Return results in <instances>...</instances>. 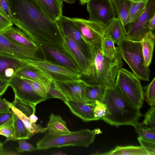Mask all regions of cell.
I'll list each match as a JSON object with an SVG mask.
<instances>
[{"mask_svg":"<svg viewBox=\"0 0 155 155\" xmlns=\"http://www.w3.org/2000/svg\"><path fill=\"white\" fill-rule=\"evenodd\" d=\"M12 14L11 20L38 45L62 48V34L57 21L35 0H7Z\"/></svg>","mask_w":155,"mask_h":155,"instance_id":"6da1fadb","label":"cell"},{"mask_svg":"<svg viewBox=\"0 0 155 155\" xmlns=\"http://www.w3.org/2000/svg\"><path fill=\"white\" fill-rule=\"evenodd\" d=\"M102 39L90 45L89 65L86 74L82 77L88 84L113 87L118 72L124 63L119 49L112 59L103 54Z\"/></svg>","mask_w":155,"mask_h":155,"instance_id":"7a4b0ae2","label":"cell"},{"mask_svg":"<svg viewBox=\"0 0 155 155\" xmlns=\"http://www.w3.org/2000/svg\"><path fill=\"white\" fill-rule=\"evenodd\" d=\"M103 102L107 113L101 119L111 125H132L142 116L140 109L127 100L115 86L107 88Z\"/></svg>","mask_w":155,"mask_h":155,"instance_id":"3957f363","label":"cell"},{"mask_svg":"<svg viewBox=\"0 0 155 155\" xmlns=\"http://www.w3.org/2000/svg\"><path fill=\"white\" fill-rule=\"evenodd\" d=\"M96 133L88 129H82L62 135L46 134L36 143L38 150L70 146L87 147L94 141Z\"/></svg>","mask_w":155,"mask_h":155,"instance_id":"277c9868","label":"cell"},{"mask_svg":"<svg viewBox=\"0 0 155 155\" xmlns=\"http://www.w3.org/2000/svg\"><path fill=\"white\" fill-rule=\"evenodd\" d=\"M122 58L128 64L133 74L139 79L148 81L150 74L149 66L144 65L141 41H135L127 37L117 44Z\"/></svg>","mask_w":155,"mask_h":155,"instance_id":"5b68a950","label":"cell"},{"mask_svg":"<svg viewBox=\"0 0 155 155\" xmlns=\"http://www.w3.org/2000/svg\"><path fill=\"white\" fill-rule=\"evenodd\" d=\"M115 87L131 104L140 109L144 98L143 87L139 79L133 73L123 68L119 70Z\"/></svg>","mask_w":155,"mask_h":155,"instance_id":"8992f818","label":"cell"},{"mask_svg":"<svg viewBox=\"0 0 155 155\" xmlns=\"http://www.w3.org/2000/svg\"><path fill=\"white\" fill-rule=\"evenodd\" d=\"M28 65L41 70L57 81L76 80L82 78L81 74L74 72L66 67L46 59L24 60Z\"/></svg>","mask_w":155,"mask_h":155,"instance_id":"52a82bcc","label":"cell"},{"mask_svg":"<svg viewBox=\"0 0 155 155\" xmlns=\"http://www.w3.org/2000/svg\"><path fill=\"white\" fill-rule=\"evenodd\" d=\"M155 14V0H149L146 7L138 18L129 24L126 35L130 40L141 41L144 35L150 31L149 21Z\"/></svg>","mask_w":155,"mask_h":155,"instance_id":"ba28073f","label":"cell"},{"mask_svg":"<svg viewBox=\"0 0 155 155\" xmlns=\"http://www.w3.org/2000/svg\"><path fill=\"white\" fill-rule=\"evenodd\" d=\"M87 10L88 20L101 22L105 26L116 17L110 0H90L87 3Z\"/></svg>","mask_w":155,"mask_h":155,"instance_id":"9c48e42d","label":"cell"},{"mask_svg":"<svg viewBox=\"0 0 155 155\" xmlns=\"http://www.w3.org/2000/svg\"><path fill=\"white\" fill-rule=\"evenodd\" d=\"M80 31L83 39L91 45L104 38V25L101 22L82 18H71Z\"/></svg>","mask_w":155,"mask_h":155,"instance_id":"30bf717a","label":"cell"},{"mask_svg":"<svg viewBox=\"0 0 155 155\" xmlns=\"http://www.w3.org/2000/svg\"><path fill=\"white\" fill-rule=\"evenodd\" d=\"M52 84L65 96L67 101H84V91L88 84L83 79L63 81L52 79Z\"/></svg>","mask_w":155,"mask_h":155,"instance_id":"8fae6325","label":"cell"},{"mask_svg":"<svg viewBox=\"0 0 155 155\" xmlns=\"http://www.w3.org/2000/svg\"><path fill=\"white\" fill-rule=\"evenodd\" d=\"M9 86L13 89L15 97L36 107L46 99L37 94L24 78L15 75L9 81Z\"/></svg>","mask_w":155,"mask_h":155,"instance_id":"7c38bea8","label":"cell"},{"mask_svg":"<svg viewBox=\"0 0 155 155\" xmlns=\"http://www.w3.org/2000/svg\"><path fill=\"white\" fill-rule=\"evenodd\" d=\"M38 50L26 48L8 39L0 33V53L23 60H41L37 56Z\"/></svg>","mask_w":155,"mask_h":155,"instance_id":"4fadbf2b","label":"cell"},{"mask_svg":"<svg viewBox=\"0 0 155 155\" xmlns=\"http://www.w3.org/2000/svg\"><path fill=\"white\" fill-rule=\"evenodd\" d=\"M45 59H52L55 63L63 65L76 73L81 74L74 61L63 48L44 44L38 45Z\"/></svg>","mask_w":155,"mask_h":155,"instance_id":"5bb4252c","label":"cell"},{"mask_svg":"<svg viewBox=\"0 0 155 155\" xmlns=\"http://www.w3.org/2000/svg\"><path fill=\"white\" fill-rule=\"evenodd\" d=\"M62 45L63 48L70 55L79 68L82 76L84 75L88 69L89 62L81 48L72 38L63 34Z\"/></svg>","mask_w":155,"mask_h":155,"instance_id":"9a60e30c","label":"cell"},{"mask_svg":"<svg viewBox=\"0 0 155 155\" xmlns=\"http://www.w3.org/2000/svg\"><path fill=\"white\" fill-rule=\"evenodd\" d=\"M57 22L62 34L70 37L77 43L89 60L90 45L83 40L80 31L71 18L62 15Z\"/></svg>","mask_w":155,"mask_h":155,"instance_id":"2e32d148","label":"cell"},{"mask_svg":"<svg viewBox=\"0 0 155 155\" xmlns=\"http://www.w3.org/2000/svg\"><path fill=\"white\" fill-rule=\"evenodd\" d=\"M27 65L24 60L0 53V79L9 81L18 70Z\"/></svg>","mask_w":155,"mask_h":155,"instance_id":"e0dca14e","label":"cell"},{"mask_svg":"<svg viewBox=\"0 0 155 155\" xmlns=\"http://www.w3.org/2000/svg\"><path fill=\"white\" fill-rule=\"evenodd\" d=\"M15 75L39 82L45 87L48 92L52 85V79L50 75L42 71L29 65L19 69Z\"/></svg>","mask_w":155,"mask_h":155,"instance_id":"ac0fdd59","label":"cell"},{"mask_svg":"<svg viewBox=\"0 0 155 155\" xmlns=\"http://www.w3.org/2000/svg\"><path fill=\"white\" fill-rule=\"evenodd\" d=\"M64 102L73 114L84 121L97 120L94 112L96 104H89L85 101H67Z\"/></svg>","mask_w":155,"mask_h":155,"instance_id":"d6986e66","label":"cell"},{"mask_svg":"<svg viewBox=\"0 0 155 155\" xmlns=\"http://www.w3.org/2000/svg\"><path fill=\"white\" fill-rule=\"evenodd\" d=\"M5 37L20 45L38 50L39 46L18 28L12 26L0 33Z\"/></svg>","mask_w":155,"mask_h":155,"instance_id":"ffe728a7","label":"cell"},{"mask_svg":"<svg viewBox=\"0 0 155 155\" xmlns=\"http://www.w3.org/2000/svg\"><path fill=\"white\" fill-rule=\"evenodd\" d=\"M124 26L117 17L112 19L104 28V38H109L117 44L126 37Z\"/></svg>","mask_w":155,"mask_h":155,"instance_id":"44dd1931","label":"cell"},{"mask_svg":"<svg viewBox=\"0 0 155 155\" xmlns=\"http://www.w3.org/2000/svg\"><path fill=\"white\" fill-rule=\"evenodd\" d=\"M3 100L11 109L13 113L22 121L29 132L30 137L35 134L47 131V127H44L40 124H36L32 122L28 117L14 106L12 103L5 99H3Z\"/></svg>","mask_w":155,"mask_h":155,"instance_id":"7402d4cb","label":"cell"},{"mask_svg":"<svg viewBox=\"0 0 155 155\" xmlns=\"http://www.w3.org/2000/svg\"><path fill=\"white\" fill-rule=\"evenodd\" d=\"M43 10L52 19L57 21L63 15L62 0H35Z\"/></svg>","mask_w":155,"mask_h":155,"instance_id":"603a6c76","label":"cell"},{"mask_svg":"<svg viewBox=\"0 0 155 155\" xmlns=\"http://www.w3.org/2000/svg\"><path fill=\"white\" fill-rule=\"evenodd\" d=\"M107 87L104 85L88 84L84 91V101L93 104L97 102H103Z\"/></svg>","mask_w":155,"mask_h":155,"instance_id":"cb8c5ba5","label":"cell"},{"mask_svg":"<svg viewBox=\"0 0 155 155\" xmlns=\"http://www.w3.org/2000/svg\"><path fill=\"white\" fill-rule=\"evenodd\" d=\"M47 128L48 133L54 135H62L70 133L65 121L60 115L51 114Z\"/></svg>","mask_w":155,"mask_h":155,"instance_id":"d4e9b609","label":"cell"},{"mask_svg":"<svg viewBox=\"0 0 155 155\" xmlns=\"http://www.w3.org/2000/svg\"><path fill=\"white\" fill-rule=\"evenodd\" d=\"M155 40V35L150 30L144 35L141 41L144 65L146 67L149 66L151 62Z\"/></svg>","mask_w":155,"mask_h":155,"instance_id":"484cf974","label":"cell"},{"mask_svg":"<svg viewBox=\"0 0 155 155\" xmlns=\"http://www.w3.org/2000/svg\"><path fill=\"white\" fill-rule=\"evenodd\" d=\"M100 155H149L147 152L141 146H129L116 147L114 149L102 153H94Z\"/></svg>","mask_w":155,"mask_h":155,"instance_id":"4316f807","label":"cell"},{"mask_svg":"<svg viewBox=\"0 0 155 155\" xmlns=\"http://www.w3.org/2000/svg\"><path fill=\"white\" fill-rule=\"evenodd\" d=\"M116 15L124 24L133 2L130 0H110Z\"/></svg>","mask_w":155,"mask_h":155,"instance_id":"83f0119b","label":"cell"},{"mask_svg":"<svg viewBox=\"0 0 155 155\" xmlns=\"http://www.w3.org/2000/svg\"><path fill=\"white\" fill-rule=\"evenodd\" d=\"M13 114V125L16 140L21 139H28L31 137L29 132L26 128L22 121Z\"/></svg>","mask_w":155,"mask_h":155,"instance_id":"f1b7e54d","label":"cell"},{"mask_svg":"<svg viewBox=\"0 0 155 155\" xmlns=\"http://www.w3.org/2000/svg\"><path fill=\"white\" fill-rule=\"evenodd\" d=\"M149 0L138 2H133L127 18L124 23V26L134 21L145 9Z\"/></svg>","mask_w":155,"mask_h":155,"instance_id":"f546056e","label":"cell"},{"mask_svg":"<svg viewBox=\"0 0 155 155\" xmlns=\"http://www.w3.org/2000/svg\"><path fill=\"white\" fill-rule=\"evenodd\" d=\"M143 123L138 121L135 122L132 126L135 128L138 137L144 139L155 140V129L151 127L147 128L144 127Z\"/></svg>","mask_w":155,"mask_h":155,"instance_id":"4dcf8cb0","label":"cell"},{"mask_svg":"<svg viewBox=\"0 0 155 155\" xmlns=\"http://www.w3.org/2000/svg\"><path fill=\"white\" fill-rule=\"evenodd\" d=\"M114 43L111 39L107 38H102L101 50L103 54L110 59L113 58L118 52V47H115Z\"/></svg>","mask_w":155,"mask_h":155,"instance_id":"1f68e13d","label":"cell"},{"mask_svg":"<svg viewBox=\"0 0 155 155\" xmlns=\"http://www.w3.org/2000/svg\"><path fill=\"white\" fill-rule=\"evenodd\" d=\"M143 96L151 107L155 106V78L148 85L143 87Z\"/></svg>","mask_w":155,"mask_h":155,"instance_id":"d6a6232c","label":"cell"},{"mask_svg":"<svg viewBox=\"0 0 155 155\" xmlns=\"http://www.w3.org/2000/svg\"><path fill=\"white\" fill-rule=\"evenodd\" d=\"M12 103L28 117L32 114H35L36 107L28 103L15 97L14 101Z\"/></svg>","mask_w":155,"mask_h":155,"instance_id":"836d02e7","label":"cell"},{"mask_svg":"<svg viewBox=\"0 0 155 155\" xmlns=\"http://www.w3.org/2000/svg\"><path fill=\"white\" fill-rule=\"evenodd\" d=\"M31 87L41 97L48 99V91L41 84L35 81L24 78Z\"/></svg>","mask_w":155,"mask_h":155,"instance_id":"e575fe53","label":"cell"},{"mask_svg":"<svg viewBox=\"0 0 155 155\" xmlns=\"http://www.w3.org/2000/svg\"><path fill=\"white\" fill-rule=\"evenodd\" d=\"M145 125L155 129V107H151L146 113L143 122Z\"/></svg>","mask_w":155,"mask_h":155,"instance_id":"d590c367","label":"cell"},{"mask_svg":"<svg viewBox=\"0 0 155 155\" xmlns=\"http://www.w3.org/2000/svg\"><path fill=\"white\" fill-rule=\"evenodd\" d=\"M138 141L141 146L148 153L149 155H155V140H152L138 137Z\"/></svg>","mask_w":155,"mask_h":155,"instance_id":"8d00e7d4","label":"cell"},{"mask_svg":"<svg viewBox=\"0 0 155 155\" xmlns=\"http://www.w3.org/2000/svg\"><path fill=\"white\" fill-rule=\"evenodd\" d=\"M94 115L97 120L101 119L105 116L107 113V110L106 105L103 102H97L94 110Z\"/></svg>","mask_w":155,"mask_h":155,"instance_id":"74e56055","label":"cell"},{"mask_svg":"<svg viewBox=\"0 0 155 155\" xmlns=\"http://www.w3.org/2000/svg\"><path fill=\"white\" fill-rule=\"evenodd\" d=\"M13 114L11 110L0 113V127L13 125Z\"/></svg>","mask_w":155,"mask_h":155,"instance_id":"f35d334b","label":"cell"},{"mask_svg":"<svg viewBox=\"0 0 155 155\" xmlns=\"http://www.w3.org/2000/svg\"><path fill=\"white\" fill-rule=\"evenodd\" d=\"M0 135L6 137L5 142L10 140H16L13 125L0 127Z\"/></svg>","mask_w":155,"mask_h":155,"instance_id":"ab89813d","label":"cell"},{"mask_svg":"<svg viewBox=\"0 0 155 155\" xmlns=\"http://www.w3.org/2000/svg\"><path fill=\"white\" fill-rule=\"evenodd\" d=\"M18 140V147L16 149L19 153H22L25 151L32 152L35 150L37 149L32 144L27 142L25 139H21Z\"/></svg>","mask_w":155,"mask_h":155,"instance_id":"60d3db41","label":"cell"},{"mask_svg":"<svg viewBox=\"0 0 155 155\" xmlns=\"http://www.w3.org/2000/svg\"><path fill=\"white\" fill-rule=\"evenodd\" d=\"M48 99L55 98L59 99L64 102L67 101L65 96L52 84L48 91Z\"/></svg>","mask_w":155,"mask_h":155,"instance_id":"b9f144b4","label":"cell"},{"mask_svg":"<svg viewBox=\"0 0 155 155\" xmlns=\"http://www.w3.org/2000/svg\"><path fill=\"white\" fill-rule=\"evenodd\" d=\"M0 9L1 12L11 20L12 14L7 0H0Z\"/></svg>","mask_w":155,"mask_h":155,"instance_id":"7bdbcfd3","label":"cell"},{"mask_svg":"<svg viewBox=\"0 0 155 155\" xmlns=\"http://www.w3.org/2000/svg\"><path fill=\"white\" fill-rule=\"evenodd\" d=\"M13 23L2 13H0V33L13 25Z\"/></svg>","mask_w":155,"mask_h":155,"instance_id":"ee69618b","label":"cell"},{"mask_svg":"<svg viewBox=\"0 0 155 155\" xmlns=\"http://www.w3.org/2000/svg\"><path fill=\"white\" fill-rule=\"evenodd\" d=\"M9 86V81L0 79V95L4 94Z\"/></svg>","mask_w":155,"mask_h":155,"instance_id":"f6af8a7d","label":"cell"},{"mask_svg":"<svg viewBox=\"0 0 155 155\" xmlns=\"http://www.w3.org/2000/svg\"><path fill=\"white\" fill-rule=\"evenodd\" d=\"M1 96L0 95V113L10 111V107L3 100H2Z\"/></svg>","mask_w":155,"mask_h":155,"instance_id":"bcb514c9","label":"cell"},{"mask_svg":"<svg viewBox=\"0 0 155 155\" xmlns=\"http://www.w3.org/2000/svg\"><path fill=\"white\" fill-rule=\"evenodd\" d=\"M155 26V14L149 21L148 27L151 31L154 29Z\"/></svg>","mask_w":155,"mask_h":155,"instance_id":"7dc6e473","label":"cell"},{"mask_svg":"<svg viewBox=\"0 0 155 155\" xmlns=\"http://www.w3.org/2000/svg\"><path fill=\"white\" fill-rule=\"evenodd\" d=\"M9 153L6 151L3 147V144L0 141V155H6L9 154Z\"/></svg>","mask_w":155,"mask_h":155,"instance_id":"c3c4849f","label":"cell"},{"mask_svg":"<svg viewBox=\"0 0 155 155\" xmlns=\"http://www.w3.org/2000/svg\"><path fill=\"white\" fill-rule=\"evenodd\" d=\"M28 117L32 122L35 123L37 122L38 119V117L34 114H32Z\"/></svg>","mask_w":155,"mask_h":155,"instance_id":"681fc988","label":"cell"},{"mask_svg":"<svg viewBox=\"0 0 155 155\" xmlns=\"http://www.w3.org/2000/svg\"><path fill=\"white\" fill-rule=\"evenodd\" d=\"M62 1L68 4H73L75 2L76 0H62Z\"/></svg>","mask_w":155,"mask_h":155,"instance_id":"f907efd6","label":"cell"},{"mask_svg":"<svg viewBox=\"0 0 155 155\" xmlns=\"http://www.w3.org/2000/svg\"><path fill=\"white\" fill-rule=\"evenodd\" d=\"M90 0H79L81 4L82 5H84L87 3Z\"/></svg>","mask_w":155,"mask_h":155,"instance_id":"816d5d0a","label":"cell"},{"mask_svg":"<svg viewBox=\"0 0 155 155\" xmlns=\"http://www.w3.org/2000/svg\"><path fill=\"white\" fill-rule=\"evenodd\" d=\"M133 2H138L148 0H130Z\"/></svg>","mask_w":155,"mask_h":155,"instance_id":"f5cc1de1","label":"cell"},{"mask_svg":"<svg viewBox=\"0 0 155 155\" xmlns=\"http://www.w3.org/2000/svg\"><path fill=\"white\" fill-rule=\"evenodd\" d=\"M64 154L62 153V152H57L56 153H54L53 154L54 155H61Z\"/></svg>","mask_w":155,"mask_h":155,"instance_id":"db71d44e","label":"cell"},{"mask_svg":"<svg viewBox=\"0 0 155 155\" xmlns=\"http://www.w3.org/2000/svg\"><path fill=\"white\" fill-rule=\"evenodd\" d=\"M0 13H1V10H0Z\"/></svg>","mask_w":155,"mask_h":155,"instance_id":"11a10c76","label":"cell"}]
</instances>
